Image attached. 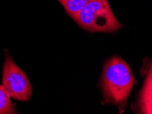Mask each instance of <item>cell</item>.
<instances>
[{"instance_id":"1","label":"cell","mask_w":152,"mask_h":114,"mask_svg":"<svg viewBox=\"0 0 152 114\" xmlns=\"http://www.w3.org/2000/svg\"><path fill=\"white\" fill-rule=\"evenodd\" d=\"M132 71L126 62L113 57L104 64L101 78V87L105 100L123 108L136 84Z\"/></svg>"},{"instance_id":"2","label":"cell","mask_w":152,"mask_h":114,"mask_svg":"<svg viewBox=\"0 0 152 114\" xmlns=\"http://www.w3.org/2000/svg\"><path fill=\"white\" fill-rule=\"evenodd\" d=\"M74 21L90 32H115L122 28L108 0H90Z\"/></svg>"},{"instance_id":"3","label":"cell","mask_w":152,"mask_h":114,"mask_svg":"<svg viewBox=\"0 0 152 114\" xmlns=\"http://www.w3.org/2000/svg\"><path fill=\"white\" fill-rule=\"evenodd\" d=\"M2 85L14 99L28 101L32 96V86L26 74L8 55L6 57L2 71Z\"/></svg>"},{"instance_id":"4","label":"cell","mask_w":152,"mask_h":114,"mask_svg":"<svg viewBox=\"0 0 152 114\" xmlns=\"http://www.w3.org/2000/svg\"><path fill=\"white\" fill-rule=\"evenodd\" d=\"M149 69L140 97V106L145 113H152V64Z\"/></svg>"},{"instance_id":"5","label":"cell","mask_w":152,"mask_h":114,"mask_svg":"<svg viewBox=\"0 0 152 114\" xmlns=\"http://www.w3.org/2000/svg\"><path fill=\"white\" fill-rule=\"evenodd\" d=\"M63 6L66 12L74 20L79 12L90 0H58Z\"/></svg>"},{"instance_id":"6","label":"cell","mask_w":152,"mask_h":114,"mask_svg":"<svg viewBox=\"0 0 152 114\" xmlns=\"http://www.w3.org/2000/svg\"><path fill=\"white\" fill-rule=\"evenodd\" d=\"M10 98L5 87L0 84V114L17 113Z\"/></svg>"}]
</instances>
